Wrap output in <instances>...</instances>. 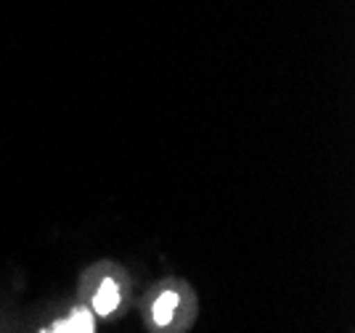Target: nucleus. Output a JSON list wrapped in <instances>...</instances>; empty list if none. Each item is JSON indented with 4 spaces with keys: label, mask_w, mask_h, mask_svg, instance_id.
I'll list each match as a JSON object with an SVG mask.
<instances>
[{
    "label": "nucleus",
    "mask_w": 355,
    "mask_h": 333,
    "mask_svg": "<svg viewBox=\"0 0 355 333\" xmlns=\"http://www.w3.org/2000/svg\"><path fill=\"white\" fill-rule=\"evenodd\" d=\"M48 333H93V315L88 309H74L67 320H59Z\"/></svg>",
    "instance_id": "obj_1"
},
{
    "label": "nucleus",
    "mask_w": 355,
    "mask_h": 333,
    "mask_svg": "<svg viewBox=\"0 0 355 333\" xmlns=\"http://www.w3.org/2000/svg\"><path fill=\"white\" fill-rule=\"evenodd\" d=\"M117 305H119L117 283L112 278H106L104 283H101V289L96 291V296H93V307H96L98 315H112L117 309Z\"/></svg>",
    "instance_id": "obj_2"
},
{
    "label": "nucleus",
    "mask_w": 355,
    "mask_h": 333,
    "mask_svg": "<svg viewBox=\"0 0 355 333\" xmlns=\"http://www.w3.org/2000/svg\"><path fill=\"white\" fill-rule=\"evenodd\" d=\"M175 307H178V294H173V291L162 294L154 302V323L157 325H167L173 320V315H175Z\"/></svg>",
    "instance_id": "obj_3"
}]
</instances>
